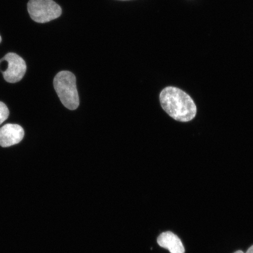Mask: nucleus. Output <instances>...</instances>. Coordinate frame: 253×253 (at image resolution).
I'll list each match as a JSON object with an SVG mask.
<instances>
[{"label":"nucleus","mask_w":253,"mask_h":253,"mask_svg":"<svg viewBox=\"0 0 253 253\" xmlns=\"http://www.w3.org/2000/svg\"><path fill=\"white\" fill-rule=\"evenodd\" d=\"M53 86L66 108L74 110L79 105V97L75 76L69 71H61L55 76Z\"/></svg>","instance_id":"obj_2"},{"label":"nucleus","mask_w":253,"mask_h":253,"mask_svg":"<svg viewBox=\"0 0 253 253\" xmlns=\"http://www.w3.org/2000/svg\"><path fill=\"white\" fill-rule=\"evenodd\" d=\"M9 110L5 103L0 102V125L8 118Z\"/></svg>","instance_id":"obj_7"},{"label":"nucleus","mask_w":253,"mask_h":253,"mask_svg":"<svg viewBox=\"0 0 253 253\" xmlns=\"http://www.w3.org/2000/svg\"><path fill=\"white\" fill-rule=\"evenodd\" d=\"M235 253H244L242 251H237L235 252Z\"/></svg>","instance_id":"obj_9"},{"label":"nucleus","mask_w":253,"mask_h":253,"mask_svg":"<svg viewBox=\"0 0 253 253\" xmlns=\"http://www.w3.org/2000/svg\"><path fill=\"white\" fill-rule=\"evenodd\" d=\"M1 36H0V43H1Z\"/></svg>","instance_id":"obj_10"},{"label":"nucleus","mask_w":253,"mask_h":253,"mask_svg":"<svg viewBox=\"0 0 253 253\" xmlns=\"http://www.w3.org/2000/svg\"><path fill=\"white\" fill-rule=\"evenodd\" d=\"M158 245L169 250L170 253H185V248L181 239L171 232L161 234L158 237Z\"/></svg>","instance_id":"obj_6"},{"label":"nucleus","mask_w":253,"mask_h":253,"mask_svg":"<svg viewBox=\"0 0 253 253\" xmlns=\"http://www.w3.org/2000/svg\"><path fill=\"white\" fill-rule=\"evenodd\" d=\"M24 137V130L18 125L7 124L0 128V146L11 147L20 142Z\"/></svg>","instance_id":"obj_5"},{"label":"nucleus","mask_w":253,"mask_h":253,"mask_svg":"<svg viewBox=\"0 0 253 253\" xmlns=\"http://www.w3.org/2000/svg\"><path fill=\"white\" fill-rule=\"evenodd\" d=\"M28 11L32 20L39 23H46L61 15V7L53 0H30Z\"/></svg>","instance_id":"obj_3"},{"label":"nucleus","mask_w":253,"mask_h":253,"mask_svg":"<svg viewBox=\"0 0 253 253\" xmlns=\"http://www.w3.org/2000/svg\"><path fill=\"white\" fill-rule=\"evenodd\" d=\"M4 61L8 63L7 69L1 71L5 81L14 84L22 80L27 71V65L24 60L17 53L9 52L0 59V64Z\"/></svg>","instance_id":"obj_4"},{"label":"nucleus","mask_w":253,"mask_h":253,"mask_svg":"<svg viewBox=\"0 0 253 253\" xmlns=\"http://www.w3.org/2000/svg\"><path fill=\"white\" fill-rule=\"evenodd\" d=\"M160 100L164 110L176 121L188 122L197 115V108L194 100L180 88L166 87L161 91Z\"/></svg>","instance_id":"obj_1"},{"label":"nucleus","mask_w":253,"mask_h":253,"mask_svg":"<svg viewBox=\"0 0 253 253\" xmlns=\"http://www.w3.org/2000/svg\"><path fill=\"white\" fill-rule=\"evenodd\" d=\"M246 253H253V246H252L251 248H250Z\"/></svg>","instance_id":"obj_8"}]
</instances>
